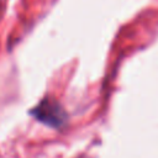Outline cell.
Segmentation results:
<instances>
[{
  "label": "cell",
  "instance_id": "cell-1",
  "mask_svg": "<svg viewBox=\"0 0 158 158\" xmlns=\"http://www.w3.org/2000/svg\"><path fill=\"white\" fill-rule=\"evenodd\" d=\"M31 115L40 122L51 127H60L67 120L65 111L54 99H43L31 110Z\"/></svg>",
  "mask_w": 158,
  "mask_h": 158
}]
</instances>
